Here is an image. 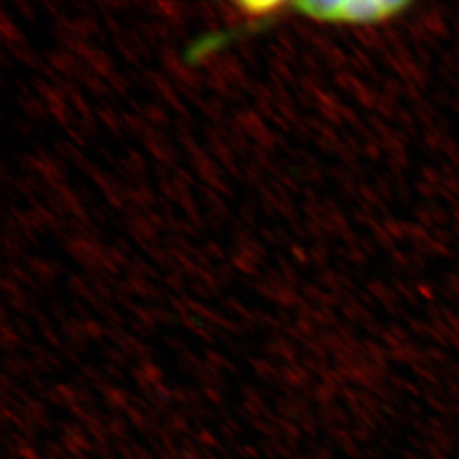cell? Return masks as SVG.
I'll return each mask as SVG.
<instances>
[{"mask_svg":"<svg viewBox=\"0 0 459 459\" xmlns=\"http://www.w3.org/2000/svg\"><path fill=\"white\" fill-rule=\"evenodd\" d=\"M280 6H282L280 2H244L241 4V8L246 9V13H253V15L275 13Z\"/></svg>","mask_w":459,"mask_h":459,"instance_id":"2","label":"cell"},{"mask_svg":"<svg viewBox=\"0 0 459 459\" xmlns=\"http://www.w3.org/2000/svg\"><path fill=\"white\" fill-rule=\"evenodd\" d=\"M300 13L323 22H348V24H370L385 22L403 13L408 2L395 0H345L325 2L307 0L293 4Z\"/></svg>","mask_w":459,"mask_h":459,"instance_id":"1","label":"cell"}]
</instances>
